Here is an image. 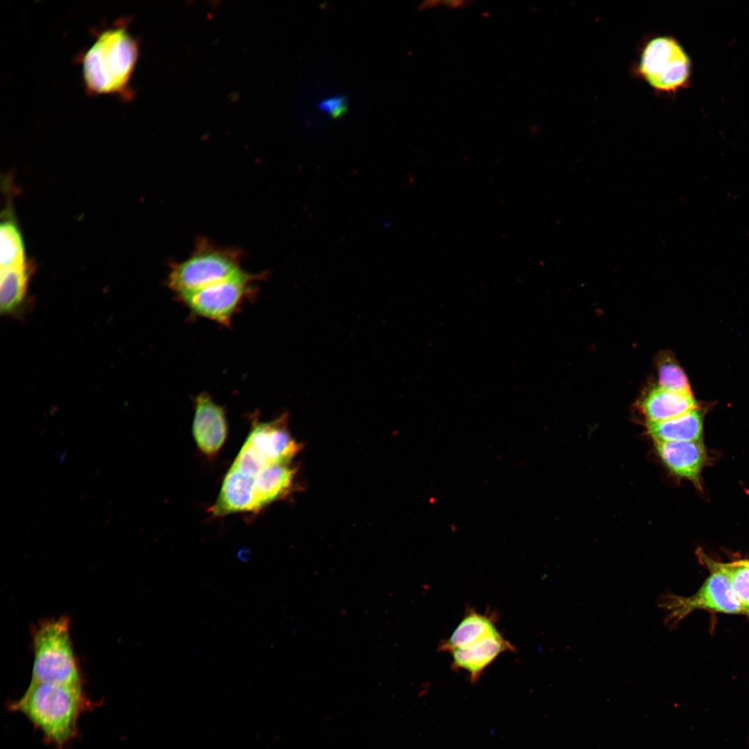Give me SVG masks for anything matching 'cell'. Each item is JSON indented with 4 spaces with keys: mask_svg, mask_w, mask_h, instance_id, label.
Listing matches in <instances>:
<instances>
[{
    "mask_svg": "<svg viewBox=\"0 0 749 749\" xmlns=\"http://www.w3.org/2000/svg\"><path fill=\"white\" fill-rule=\"evenodd\" d=\"M128 17L94 31L92 44L78 56L85 91L92 96L133 98L131 79L139 55V44L129 31Z\"/></svg>",
    "mask_w": 749,
    "mask_h": 749,
    "instance_id": "6da1fadb",
    "label": "cell"
},
{
    "mask_svg": "<svg viewBox=\"0 0 749 749\" xmlns=\"http://www.w3.org/2000/svg\"><path fill=\"white\" fill-rule=\"evenodd\" d=\"M92 706L82 685L31 682L8 709L25 716L54 749H64L77 737L81 714Z\"/></svg>",
    "mask_w": 749,
    "mask_h": 749,
    "instance_id": "7a4b0ae2",
    "label": "cell"
},
{
    "mask_svg": "<svg viewBox=\"0 0 749 749\" xmlns=\"http://www.w3.org/2000/svg\"><path fill=\"white\" fill-rule=\"evenodd\" d=\"M241 257L238 248L200 238L187 258L171 264L167 286L178 300L243 270Z\"/></svg>",
    "mask_w": 749,
    "mask_h": 749,
    "instance_id": "3957f363",
    "label": "cell"
},
{
    "mask_svg": "<svg viewBox=\"0 0 749 749\" xmlns=\"http://www.w3.org/2000/svg\"><path fill=\"white\" fill-rule=\"evenodd\" d=\"M262 274L244 270L190 293L180 299L193 318H201L230 327L234 316L244 304L254 300Z\"/></svg>",
    "mask_w": 749,
    "mask_h": 749,
    "instance_id": "277c9868",
    "label": "cell"
},
{
    "mask_svg": "<svg viewBox=\"0 0 749 749\" xmlns=\"http://www.w3.org/2000/svg\"><path fill=\"white\" fill-rule=\"evenodd\" d=\"M34 662L31 682L82 685L73 653L67 618L42 623L33 637Z\"/></svg>",
    "mask_w": 749,
    "mask_h": 749,
    "instance_id": "5b68a950",
    "label": "cell"
},
{
    "mask_svg": "<svg viewBox=\"0 0 749 749\" xmlns=\"http://www.w3.org/2000/svg\"><path fill=\"white\" fill-rule=\"evenodd\" d=\"M690 61L677 40L662 35L644 46L638 73L651 87L661 92H675L688 83Z\"/></svg>",
    "mask_w": 749,
    "mask_h": 749,
    "instance_id": "8992f818",
    "label": "cell"
},
{
    "mask_svg": "<svg viewBox=\"0 0 749 749\" xmlns=\"http://www.w3.org/2000/svg\"><path fill=\"white\" fill-rule=\"evenodd\" d=\"M709 571L711 575L695 594L684 597L664 594L660 597L658 605L666 612L664 619L666 625L671 628L675 627L696 610L729 614L743 612V607L733 592L726 576L716 570Z\"/></svg>",
    "mask_w": 749,
    "mask_h": 749,
    "instance_id": "52a82bcc",
    "label": "cell"
},
{
    "mask_svg": "<svg viewBox=\"0 0 749 749\" xmlns=\"http://www.w3.org/2000/svg\"><path fill=\"white\" fill-rule=\"evenodd\" d=\"M192 433L198 449L206 456H215L227 436V420L223 406L206 392L193 399Z\"/></svg>",
    "mask_w": 749,
    "mask_h": 749,
    "instance_id": "ba28073f",
    "label": "cell"
},
{
    "mask_svg": "<svg viewBox=\"0 0 749 749\" xmlns=\"http://www.w3.org/2000/svg\"><path fill=\"white\" fill-rule=\"evenodd\" d=\"M287 416L269 422L254 420L246 441L272 463H289L300 446L286 427Z\"/></svg>",
    "mask_w": 749,
    "mask_h": 749,
    "instance_id": "9c48e42d",
    "label": "cell"
},
{
    "mask_svg": "<svg viewBox=\"0 0 749 749\" xmlns=\"http://www.w3.org/2000/svg\"><path fill=\"white\" fill-rule=\"evenodd\" d=\"M654 444L657 454L673 474L701 488L700 474L707 457L701 440L654 442Z\"/></svg>",
    "mask_w": 749,
    "mask_h": 749,
    "instance_id": "30bf717a",
    "label": "cell"
},
{
    "mask_svg": "<svg viewBox=\"0 0 749 749\" xmlns=\"http://www.w3.org/2000/svg\"><path fill=\"white\" fill-rule=\"evenodd\" d=\"M513 649L497 630L470 645L450 652L452 667L467 671L471 681L475 682L500 654Z\"/></svg>",
    "mask_w": 749,
    "mask_h": 749,
    "instance_id": "8fae6325",
    "label": "cell"
},
{
    "mask_svg": "<svg viewBox=\"0 0 749 749\" xmlns=\"http://www.w3.org/2000/svg\"><path fill=\"white\" fill-rule=\"evenodd\" d=\"M699 407L692 393L671 390L658 385L649 389L639 404L646 423L664 421Z\"/></svg>",
    "mask_w": 749,
    "mask_h": 749,
    "instance_id": "7c38bea8",
    "label": "cell"
},
{
    "mask_svg": "<svg viewBox=\"0 0 749 749\" xmlns=\"http://www.w3.org/2000/svg\"><path fill=\"white\" fill-rule=\"evenodd\" d=\"M210 512L225 516L240 512H257L255 479L230 467Z\"/></svg>",
    "mask_w": 749,
    "mask_h": 749,
    "instance_id": "4fadbf2b",
    "label": "cell"
},
{
    "mask_svg": "<svg viewBox=\"0 0 749 749\" xmlns=\"http://www.w3.org/2000/svg\"><path fill=\"white\" fill-rule=\"evenodd\" d=\"M704 411L700 407L659 422L646 423V432L653 442L701 440Z\"/></svg>",
    "mask_w": 749,
    "mask_h": 749,
    "instance_id": "5bb4252c",
    "label": "cell"
},
{
    "mask_svg": "<svg viewBox=\"0 0 749 749\" xmlns=\"http://www.w3.org/2000/svg\"><path fill=\"white\" fill-rule=\"evenodd\" d=\"M294 473L289 463H273L255 478L257 512L288 492Z\"/></svg>",
    "mask_w": 749,
    "mask_h": 749,
    "instance_id": "9a60e30c",
    "label": "cell"
},
{
    "mask_svg": "<svg viewBox=\"0 0 749 749\" xmlns=\"http://www.w3.org/2000/svg\"><path fill=\"white\" fill-rule=\"evenodd\" d=\"M497 628L492 615L469 611L449 638L440 645V650L452 651L470 645L495 632Z\"/></svg>",
    "mask_w": 749,
    "mask_h": 749,
    "instance_id": "2e32d148",
    "label": "cell"
},
{
    "mask_svg": "<svg viewBox=\"0 0 749 749\" xmlns=\"http://www.w3.org/2000/svg\"><path fill=\"white\" fill-rule=\"evenodd\" d=\"M29 273L27 262L21 265L1 268L0 304L1 312H11L21 304L27 289Z\"/></svg>",
    "mask_w": 749,
    "mask_h": 749,
    "instance_id": "e0dca14e",
    "label": "cell"
},
{
    "mask_svg": "<svg viewBox=\"0 0 749 749\" xmlns=\"http://www.w3.org/2000/svg\"><path fill=\"white\" fill-rule=\"evenodd\" d=\"M697 554L709 571L716 570L726 576L743 607L749 605V560L721 562L710 558L701 549L698 550Z\"/></svg>",
    "mask_w": 749,
    "mask_h": 749,
    "instance_id": "ac0fdd59",
    "label": "cell"
},
{
    "mask_svg": "<svg viewBox=\"0 0 749 749\" xmlns=\"http://www.w3.org/2000/svg\"><path fill=\"white\" fill-rule=\"evenodd\" d=\"M0 226L1 268L26 263L22 237L16 223L7 215Z\"/></svg>",
    "mask_w": 749,
    "mask_h": 749,
    "instance_id": "d6986e66",
    "label": "cell"
},
{
    "mask_svg": "<svg viewBox=\"0 0 749 749\" xmlns=\"http://www.w3.org/2000/svg\"><path fill=\"white\" fill-rule=\"evenodd\" d=\"M657 370L659 386L674 391L692 393L687 374L671 354L660 355Z\"/></svg>",
    "mask_w": 749,
    "mask_h": 749,
    "instance_id": "ffe728a7",
    "label": "cell"
},
{
    "mask_svg": "<svg viewBox=\"0 0 749 749\" xmlns=\"http://www.w3.org/2000/svg\"><path fill=\"white\" fill-rule=\"evenodd\" d=\"M319 107L327 112L332 118L336 119L345 114L347 105L343 96H334L322 101L319 104Z\"/></svg>",
    "mask_w": 749,
    "mask_h": 749,
    "instance_id": "44dd1931",
    "label": "cell"
},
{
    "mask_svg": "<svg viewBox=\"0 0 749 749\" xmlns=\"http://www.w3.org/2000/svg\"><path fill=\"white\" fill-rule=\"evenodd\" d=\"M743 612L749 616V605L743 606Z\"/></svg>",
    "mask_w": 749,
    "mask_h": 749,
    "instance_id": "7402d4cb",
    "label": "cell"
}]
</instances>
